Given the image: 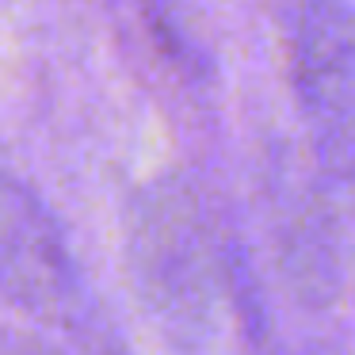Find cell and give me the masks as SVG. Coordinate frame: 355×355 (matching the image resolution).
<instances>
[{"mask_svg":"<svg viewBox=\"0 0 355 355\" xmlns=\"http://www.w3.org/2000/svg\"><path fill=\"white\" fill-rule=\"evenodd\" d=\"M0 294L42 324L88 329L92 306L58 218L24 184L0 172Z\"/></svg>","mask_w":355,"mask_h":355,"instance_id":"cell-3","label":"cell"},{"mask_svg":"<svg viewBox=\"0 0 355 355\" xmlns=\"http://www.w3.org/2000/svg\"><path fill=\"white\" fill-rule=\"evenodd\" d=\"M130 256L141 298L172 340L184 347L214 344L222 268L191 187L164 180L141 195L134 210Z\"/></svg>","mask_w":355,"mask_h":355,"instance_id":"cell-1","label":"cell"},{"mask_svg":"<svg viewBox=\"0 0 355 355\" xmlns=\"http://www.w3.org/2000/svg\"><path fill=\"white\" fill-rule=\"evenodd\" d=\"M268 180L279 268L302 302L324 306L340 291V237L324 184L298 153H279Z\"/></svg>","mask_w":355,"mask_h":355,"instance_id":"cell-4","label":"cell"},{"mask_svg":"<svg viewBox=\"0 0 355 355\" xmlns=\"http://www.w3.org/2000/svg\"><path fill=\"white\" fill-rule=\"evenodd\" d=\"M291 69L317 164L355 195V8L347 0H298Z\"/></svg>","mask_w":355,"mask_h":355,"instance_id":"cell-2","label":"cell"}]
</instances>
